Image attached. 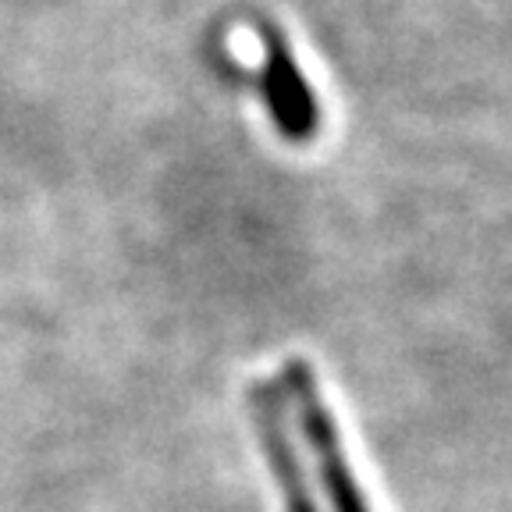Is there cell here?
Segmentation results:
<instances>
[{"instance_id": "obj_2", "label": "cell", "mask_w": 512, "mask_h": 512, "mask_svg": "<svg viewBox=\"0 0 512 512\" xmlns=\"http://www.w3.org/2000/svg\"><path fill=\"white\" fill-rule=\"evenodd\" d=\"M260 40H264V50H267L264 75H260V93H264L267 107H271L274 125L281 128V136L306 143L310 136H317V125H320L317 100H313L310 89H306L285 36H281L271 22H260Z\"/></svg>"}, {"instance_id": "obj_3", "label": "cell", "mask_w": 512, "mask_h": 512, "mask_svg": "<svg viewBox=\"0 0 512 512\" xmlns=\"http://www.w3.org/2000/svg\"><path fill=\"white\" fill-rule=\"evenodd\" d=\"M249 409H253L256 438L264 441L267 463H271V473L278 480L281 498H285V512H317L310 480H306V470L296 456V445L288 438V399H281L274 384L256 381L249 388Z\"/></svg>"}, {"instance_id": "obj_1", "label": "cell", "mask_w": 512, "mask_h": 512, "mask_svg": "<svg viewBox=\"0 0 512 512\" xmlns=\"http://www.w3.org/2000/svg\"><path fill=\"white\" fill-rule=\"evenodd\" d=\"M281 381H285V395L292 399V406L299 413V431H303L306 445L313 448V459H317V470L320 480H324V491H328L331 509L370 512L360 495V484H356V477L349 470V459H345V448L338 441L335 420H331V409L324 406V395H320L313 370L303 360H288L285 370H281Z\"/></svg>"}]
</instances>
